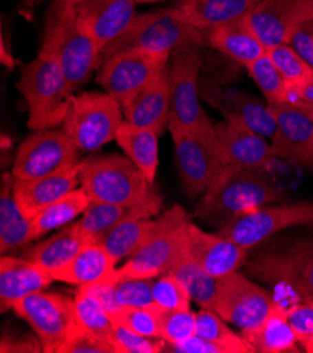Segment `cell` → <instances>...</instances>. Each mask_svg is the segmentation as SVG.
Listing matches in <instances>:
<instances>
[{
  "label": "cell",
  "mask_w": 313,
  "mask_h": 353,
  "mask_svg": "<svg viewBox=\"0 0 313 353\" xmlns=\"http://www.w3.org/2000/svg\"><path fill=\"white\" fill-rule=\"evenodd\" d=\"M264 170L221 168L204 193L195 210V217L222 227L239 214L280 200V190Z\"/></svg>",
  "instance_id": "obj_1"
},
{
  "label": "cell",
  "mask_w": 313,
  "mask_h": 353,
  "mask_svg": "<svg viewBox=\"0 0 313 353\" xmlns=\"http://www.w3.org/2000/svg\"><path fill=\"white\" fill-rule=\"evenodd\" d=\"M41 51L61 66L74 92L97 69L100 50L76 16L75 5L54 2L45 14Z\"/></svg>",
  "instance_id": "obj_2"
},
{
  "label": "cell",
  "mask_w": 313,
  "mask_h": 353,
  "mask_svg": "<svg viewBox=\"0 0 313 353\" xmlns=\"http://www.w3.org/2000/svg\"><path fill=\"white\" fill-rule=\"evenodd\" d=\"M204 43H206L205 32L191 26L176 8L136 14L120 37L100 51L97 69L113 55L131 50L173 55Z\"/></svg>",
  "instance_id": "obj_3"
},
{
  "label": "cell",
  "mask_w": 313,
  "mask_h": 353,
  "mask_svg": "<svg viewBox=\"0 0 313 353\" xmlns=\"http://www.w3.org/2000/svg\"><path fill=\"white\" fill-rule=\"evenodd\" d=\"M17 88L27 103V124L31 130H51L63 124L74 89L51 55L40 51L36 59L24 66Z\"/></svg>",
  "instance_id": "obj_4"
},
{
  "label": "cell",
  "mask_w": 313,
  "mask_h": 353,
  "mask_svg": "<svg viewBox=\"0 0 313 353\" xmlns=\"http://www.w3.org/2000/svg\"><path fill=\"white\" fill-rule=\"evenodd\" d=\"M80 185L90 201L133 205L156 189L125 155H97L82 163Z\"/></svg>",
  "instance_id": "obj_5"
},
{
  "label": "cell",
  "mask_w": 313,
  "mask_h": 353,
  "mask_svg": "<svg viewBox=\"0 0 313 353\" xmlns=\"http://www.w3.org/2000/svg\"><path fill=\"white\" fill-rule=\"evenodd\" d=\"M190 220L182 205H173L158 219L153 234L116 269V277L155 279L166 274L184 252L186 232Z\"/></svg>",
  "instance_id": "obj_6"
},
{
  "label": "cell",
  "mask_w": 313,
  "mask_h": 353,
  "mask_svg": "<svg viewBox=\"0 0 313 353\" xmlns=\"http://www.w3.org/2000/svg\"><path fill=\"white\" fill-rule=\"evenodd\" d=\"M124 121L121 104L113 96L87 92L74 96L62 128L78 150L93 152L116 139Z\"/></svg>",
  "instance_id": "obj_7"
},
{
  "label": "cell",
  "mask_w": 313,
  "mask_h": 353,
  "mask_svg": "<svg viewBox=\"0 0 313 353\" xmlns=\"http://www.w3.org/2000/svg\"><path fill=\"white\" fill-rule=\"evenodd\" d=\"M13 311L36 332L45 353H65L82 331L75 310V299L59 293L37 292L19 300Z\"/></svg>",
  "instance_id": "obj_8"
},
{
  "label": "cell",
  "mask_w": 313,
  "mask_h": 353,
  "mask_svg": "<svg viewBox=\"0 0 313 353\" xmlns=\"http://www.w3.org/2000/svg\"><path fill=\"white\" fill-rule=\"evenodd\" d=\"M182 186L187 196L204 194L221 169L215 124L205 117L195 128L171 134Z\"/></svg>",
  "instance_id": "obj_9"
},
{
  "label": "cell",
  "mask_w": 313,
  "mask_h": 353,
  "mask_svg": "<svg viewBox=\"0 0 313 353\" xmlns=\"http://www.w3.org/2000/svg\"><path fill=\"white\" fill-rule=\"evenodd\" d=\"M170 57L144 50L125 51L104 62L96 81L124 108L166 72Z\"/></svg>",
  "instance_id": "obj_10"
},
{
  "label": "cell",
  "mask_w": 313,
  "mask_h": 353,
  "mask_svg": "<svg viewBox=\"0 0 313 353\" xmlns=\"http://www.w3.org/2000/svg\"><path fill=\"white\" fill-rule=\"evenodd\" d=\"M299 225H313V201L259 207L228 220L217 234L249 251L271 235Z\"/></svg>",
  "instance_id": "obj_11"
},
{
  "label": "cell",
  "mask_w": 313,
  "mask_h": 353,
  "mask_svg": "<svg viewBox=\"0 0 313 353\" xmlns=\"http://www.w3.org/2000/svg\"><path fill=\"white\" fill-rule=\"evenodd\" d=\"M78 151L63 128L40 130L17 150L12 173L17 181L45 178L80 162Z\"/></svg>",
  "instance_id": "obj_12"
},
{
  "label": "cell",
  "mask_w": 313,
  "mask_h": 353,
  "mask_svg": "<svg viewBox=\"0 0 313 353\" xmlns=\"http://www.w3.org/2000/svg\"><path fill=\"white\" fill-rule=\"evenodd\" d=\"M246 270L264 283L291 289L303 300L313 301V238L263 254L249 262Z\"/></svg>",
  "instance_id": "obj_13"
},
{
  "label": "cell",
  "mask_w": 313,
  "mask_h": 353,
  "mask_svg": "<svg viewBox=\"0 0 313 353\" xmlns=\"http://www.w3.org/2000/svg\"><path fill=\"white\" fill-rule=\"evenodd\" d=\"M201 57L198 47H191L173 54L167 66L170 81V134L195 128L205 117L199 103Z\"/></svg>",
  "instance_id": "obj_14"
},
{
  "label": "cell",
  "mask_w": 313,
  "mask_h": 353,
  "mask_svg": "<svg viewBox=\"0 0 313 353\" xmlns=\"http://www.w3.org/2000/svg\"><path fill=\"white\" fill-rule=\"evenodd\" d=\"M277 305L266 289L237 270L219 277L214 311L224 321L240 330L259 327Z\"/></svg>",
  "instance_id": "obj_15"
},
{
  "label": "cell",
  "mask_w": 313,
  "mask_h": 353,
  "mask_svg": "<svg viewBox=\"0 0 313 353\" xmlns=\"http://www.w3.org/2000/svg\"><path fill=\"white\" fill-rule=\"evenodd\" d=\"M199 96L214 109L225 116L226 120L239 121L267 138L272 147L278 141V128L268 104L256 97L228 88L213 79L199 81Z\"/></svg>",
  "instance_id": "obj_16"
},
{
  "label": "cell",
  "mask_w": 313,
  "mask_h": 353,
  "mask_svg": "<svg viewBox=\"0 0 313 353\" xmlns=\"http://www.w3.org/2000/svg\"><path fill=\"white\" fill-rule=\"evenodd\" d=\"M221 168L267 169L278 154L267 138L239 121L226 120L215 124Z\"/></svg>",
  "instance_id": "obj_17"
},
{
  "label": "cell",
  "mask_w": 313,
  "mask_h": 353,
  "mask_svg": "<svg viewBox=\"0 0 313 353\" xmlns=\"http://www.w3.org/2000/svg\"><path fill=\"white\" fill-rule=\"evenodd\" d=\"M313 19V0H260L246 20L266 50L288 44L296 26Z\"/></svg>",
  "instance_id": "obj_18"
},
{
  "label": "cell",
  "mask_w": 313,
  "mask_h": 353,
  "mask_svg": "<svg viewBox=\"0 0 313 353\" xmlns=\"http://www.w3.org/2000/svg\"><path fill=\"white\" fill-rule=\"evenodd\" d=\"M268 105L278 128V158L313 169V119L292 103Z\"/></svg>",
  "instance_id": "obj_19"
},
{
  "label": "cell",
  "mask_w": 313,
  "mask_h": 353,
  "mask_svg": "<svg viewBox=\"0 0 313 353\" xmlns=\"http://www.w3.org/2000/svg\"><path fill=\"white\" fill-rule=\"evenodd\" d=\"M184 252L215 277L239 270L248 261V250L218 234L205 232L191 221L187 225Z\"/></svg>",
  "instance_id": "obj_20"
},
{
  "label": "cell",
  "mask_w": 313,
  "mask_h": 353,
  "mask_svg": "<svg viewBox=\"0 0 313 353\" xmlns=\"http://www.w3.org/2000/svg\"><path fill=\"white\" fill-rule=\"evenodd\" d=\"M133 0H82L76 16L101 51L131 26L136 16Z\"/></svg>",
  "instance_id": "obj_21"
},
{
  "label": "cell",
  "mask_w": 313,
  "mask_h": 353,
  "mask_svg": "<svg viewBox=\"0 0 313 353\" xmlns=\"http://www.w3.org/2000/svg\"><path fill=\"white\" fill-rule=\"evenodd\" d=\"M52 281L55 279L47 268L21 256L3 255L0 259V310H13L19 300L45 290Z\"/></svg>",
  "instance_id": "obj_22"
},
{
  "label": "cell",
  "mask_w": 313,
  "mask_h": 353,
  "mask_svg": "<svg viewBox=\"0 0 313 353\" xmlns=\"http://www.w3.org/2000/svg\"><path fill=\"white\" fill-rule=\"evenodd\" d=\"M82 163L83 161L40 179H16L14 196L24 214L28 219L36 217L45 207L78 189V185L80 183Z\"/></svg>",
  "instance_id": "obj_23"
},
{
  "label": "cell",
  "mask_w": 313,
  "mask_h": 353,
  "mask_svg": "<svg viewBox=\"0 0 313 353\" xmlns=\"http://www.w3.org/2000/svg\"><path fill=\"white\" fill-rule=\"evenodd\" d=\"M160 207L162 197L156 190L144 201L133 205L90 201L83 217L78 221V225L91 242H98L102 235H106L111 228L122 221L132 219H149L159 213Z\"/></svg>",
  "instance_id": "obj_24"
},
{
  "label": "cell",
  "mask_w": 313,
  "mask_h": 353,
  "mask_svg": "<svg viewBox=\"0 0 313 353\" xmlns=\"http://www.w3.org/2000/svg\"><path fill=\"white\" fill-rule=\"evenodd\" d=\"M170 103V81L166 69L160 78L124 105V120L138 127L149 128L160 135L169 127Z\"/></svg>",
  "instance_id": "obj_25"
},
{
  "label": "cell",
  "mask_w": 313,
  "mask_h": 353,
  "mask_svg": "<svg viewBox=\"0 0 313 353\" xmlns=\"http://www.w3.org/2000/svg\"><path fill=\"white\" fill-rule=\"evenodd\" d=\"M205 35L210 47L243 66H248L267 51L248 23L246 16L208 30Z\"/></svg>",
  "instance_id": "obj_26"
},
{
  "label": "cell",
  "mask_w": 313,
  "mask_h": 353,
  "mask_svg": "<svg viewBox=\"0 0 313 353\" xmlns=\"http://www.w3.org/2000/svg\"><path fill=\"white\" fill-rule=\"evenodd\" d=\"M117 261L100 242L85 245L79 254L65 266L52 272L55 281L74 286H86L113 277Z\"/></svg>",
  "instance_id": "obj_27"
},
{
  "label": "cell",
  "mask_w": 313,
  "mask_h": 353,
  "mask_svg": "<svg viewBox=\"0 0 313 353\" xmlns=\"http://www.w3.org/2000/svg\"><path fill=\"white\" fill-rule=\"evenodd\" d=\"M16 178L13 173H3L0 188V252L21 250L34 239L32 221L20 208L14 196Z\"/></svg>",
  "instance_id": "obj_28"
},
{
  "label": "cell",
  "mask_w": 313,
  "mask_h": 353,
  "mask_svg": "<svg viewBox=\"0 0 313 353\" xmlns=\"http://www.w3.org/2000/svg\"><path fill=\"white\" fill-rule=\"evenodd\" d=\"M260 0H177L175 8L195 28L206 32L245 17Z\"/></svg>",
  "instance_id": "obj_29"
},
{
  "label": "cell",
  "mask_w": 313,
  "mask_h": 353,
  "mask_svg": "<svg viewBox=\"0 0 313 353\" xmlns=\"http://www.w3.org/2000/svg\"><path fill=\"white\" fill-rule=\"evenodd\" d=\"M250 352L255 353H290L299 352L296 336L288 321L287 310L278 304L267 319L256 328L241 330L239 334Z\"/></svg>",
  "instance_id": "obj_30"
},
{
  "label": "cell",
  "mask_w": 313,
  "mask_h": 353,
  "mask_svg": "<svg viewBox=\"0 0 313 353\" xmlns=\"http://www.w3.org/2000/svg\"><path fill=\"white\" fill-rule=\"evenodd\" d=\"M90 242L91 241L80 231L78 223H74L62 228L54 236L25 250L21 258L54 272L71 262L83 246Z\"/></svg>",
  "instance_id": "obj_31"
},
{
  "label": "cell",
  "mask_w": 313,
  "mask_h": 353,
  "mask_svg": "<svg viewBox=\"0 0 313 353\" xmlns=\"http://www.w3.org/2000/svg\"><path fill=\"white\" fill-rule=\"evenodd\" d=\"M116 141L125 155L144 173L147 181L153 185L159 165V135L149 128L124 121L117 131Z\"/></svg>",
  "instance_id": "obj_32"
},
{
  "label": "cell",
  "mask_w": 313,
  "mask_h": 353,
  "mask_svg": "<svg viewBox=\"0 0 313 353\" xmlns=\"http://www.w3.org/2000/svg\"><path fill=\"white\" fill-rule=\"evenodd\" d=\"M182 281L191 299L202 308L215 310L219 277L208 273L186 252H183L167 272Z\"/></svg>",
  "instance_id": "obj_33"
},
{
  "label": "cell",
  "mask_w": 313,
  "mask_h": 353,
  "mask_svg": "<svg viewBox=\"0 0 313 353\" xmlns=\"http://www.w3.org/2000/svg\"><path fill=\"white\" fill-rule=\"evenodd\" d=\"M156 227L158 219L127 220L111 228L106 235H102L98 242L104 245V248L117 262H120L124 258H129L153 234Z\"/></svg>",
  "instance_id": "obj_34"
},
{
  "label": "cell",
  "mask_w": 313,
  "mask_h": 353,
  "mask_svg": "<svg viewBox=\"0 0 313 353\" xmlns=\"http://www.w3.org/2000/svg\"><path fill=\"white\" fill-rule=\"evenodd\" d=\"M89 204L90 199L82 188L72 190L55 203L50 204L43 211H40L36 217L31 219L34 239H39L48 231L71 223L79 214L85 213Z\"/></svg>",
  "instance_id": "obj_35"
},
{
  "label": "cell",
  "mask_w": 313,
  "mask_h": 353,
  "mask_svg": "<svg viewBox=\"0 0 313 353\" xmlns=\"http://www.w3.org/2000/svg\"><path fill=\"white\" fill-rule=\"evenodd\" d=\"M75 310L78 323L85 332L117 349L111 316L93 296L79 289L75 296Z\"/></svg>",
  "instance_id": "obj_36"
},
{
  "label": "cell",
  "mask_w": 313,
  "mask_h": 353,
  "mask_svg": "<svg viewBox=\"0 0 313 353\" xmlns=\"http://www.w3.org/2000/svg\"><path fill=\"white\" fill-rule=\"evenodd\" d=\"M195 335L226 347L230 353H252L240 335L228 328L221 316L213 310L202 308L197 314Z\"/></svg>",
  "instance_id": "obj_37"
},
{
  "label": "cell",
  "mask_w": 313,
  "mask_h": 353,
  "mask_svg": "<svg viewBox=\"0 0 313 353\" xmlns=\"http://www.w3.org/2000/svg\"><path fill=\"white\" fill-rule=\"evenodd\" d=\"M249 75L264 94L267 104L284 103L290 82L274 65L267 51L264 55L246 66Z\"/></svg>",
  "instance_id": "obj_38"
},
{
  "label": "cell",
  "mask_w": 313,
  "mask_h": 353,
  "mask_svg": "<svg viewBox=\"0 0 313 353\" xmlns=\"http://www.w3.org/2000/svg\"><path fill=\"white\" fill-rule=\"evenodd\" d=\"M160 338L169 345H177L195 335L197 314L188 310H163L155 304Z\"/></svg>",
  "instance_id": "obj_39"
},
{
  "label": "cell",
  "mask_w": 313,
  "mask_h": 353,
  "mask_svg": "<svg viewBox=\"0 0 313 353\" xmlns=\"http://www.w3.org/2000/svg\"><path fill=\"white\" fill-rule=\"evenodd\" d=\"M111 320L117 325L144 335L148 338H160L159 319L156 314L155 304L147 308L141 307H121L113 314H110Z\"/></svg>",
  "instance_id": "obj_40"
},
{
  "label": "cell",
  "mask_w": 313,
  "mask_h": 353,
  "mask_svg": "<svg viewBox=\"0 0 313 353\" xmlns=\"http://www.w3.org/2000/svg\"><path fill=\"white\" fill-rule=\"evenodd\" d=\"M114 289L118 308L121 307H141L147 308L155 304L152 296L153 279L139 277H116Z\"/></svg>",
  "instance_id": "obj_41"
},
{
  "label": "cell",
  "mask_w": 313,
  "mask_h": 353,
  "mask_svg": "<svg viewBox=\"0 0 313 353\" xmlns=\"http://www.w3.org/2000/svg\"><path fill=\"white\" fill-rule=\"evenodd\" d=\"M267 54L283 77L292 85H302L313 77V69L288 44L271 47Z\"/></svg>",
  "instance_id": "obj_42"
},
{
  "label": "cell",
  "mask_w": 313,
  "mask_h": 353,
  "mask_svg": "<svg viewBox=\"0 0 313 353\" xmlns=\"http://www.w3.org/2000/svg\"><path fill=\"white\" fill-rule=\"evenodd\" d=\"M153 301L163 310H188L191 296L182 281L169 273L160 276L152 285Z\"/></svg>",
  "instance_id": "obj_43"
},
{
  "label": "cell",
  "mask_w": 313,
  "mask_h": 353,
  "mask_svg": "<svg viewBox=\"0 0 313 353\" xmlns=\"http://www.w3.org/2000/svg\"><path fill=\"white\" fill-rule=\"evenodd\" d=\"M287 316L296 341L307 353H313V301L303 300L291 305Z\"/></svg>",
  "instance_id": "obj_44"
},
{
  "label": "cell",
  "mask_w": 313,
  "mask_h": 353,
  "mask_svg": "<svg viewBox=\"0 0 313 353\" xmlns=\"http://www.w3.org/2000/svg\"><path fill=\"white\" fill-rule=\"evenodd\" d=\"M116 345L118 353H159L163 350L162 338H148L114 324Z\"/></svg>",
  "instance_id": "obj_45"
},
{
  "label": "cell",
  "mask_w": 313,
  "mask_h": 353,
  "mask_svg": "<svg viewBox=\"0 0 313 353\" xmlns=\"http://www.w3.org/2000/svg\"><path fill=\"white\" fill-rule=\"evenodd\" d=\"M288 46L313 69V19H309L294 28Z\"/></svg>",
  "instance_id": "obj_46"
},
{
  "label": "cell",
  "mask_w": 313,
  "mask_h": 353,
  "mask_svg": "<svg viewBox=\"0 0 313 353\" xmlns=\"http://www.w3.org/2000/svg\"><path fill=\"white\" fill-rule=\"evenodd\" d=\"M65 353H118V350L82 330L69 343Z\"/></svg>",
  "instance_id": "obj_47"
},
{
  "label": "cell",
  "mask_w": 313,
  "mask_h": 353,
  "mask_svg": "<svg viewBox=\"0 0 313 353\" xmlns=\"http://www.w3.org/2000/svg\"><path fill=\"white\" fill-rule=\"evenodd\" d=\"M166 347L177 353H230L226 347L211 341H206L198 335H194L182 343L169 345Z\"/></svg>",
  "instance_id": "obj_48"
},
{
  "label": "cell",
  "mask_w": 313,
  "mask_h": 353,
  "mask_svg": "<svg viewBox=\"0 0 313 353\" xmlns=\"http://www.w3.org/2000/svg\"><path fill=\"white\" fill-rule=\"evenodd\" d=\"M0 352H31L39 353L44 352L40 338L27 335V336H3L0 342Z\"/></svg>",
  "instance_id": "obj_49"
},
{
  "label": "cell",
  "mask_w": 313,
  "mask_h": 353,
  "mask_svg": "<svg viewBox=\"0 0 313 353\" xmlns=\"http://www.w3.org/2000/svg\"><path fill=\"white\" fill-rule=\"evenodd\" d=\"M307 103L313 105V77H310L302 85L290 83L285 103Z\"/></svg>",
  "instance_id": "obj_50"
},
{
  "label": "cell",
  "mask_w": 313,
  "mask_h": 353,
  "mask_svg": "<svg viewBox=\"0 0 313 353\" xmlns=\"http://www.w3.org/2000/svg\"><path fill=\"white\" fill-rule=\"evenodd\" d=\"M292 104H296L299 109H302L307 116H310L313 119V105L312 104H307V103H302V101H298V103H292Z\"/></svg>",
  "instance_id": "obj_51"
},
{
  "label": "cell",
  "mask_w": 313,
  "mask_h": 353,
  "mask_svg": "<svg viewBox=\"0 0 313 353\" xmlns=\"http://www.w3.org/2000/svg\"><path fill=\"white\" fill-rule=\"evenodd\" d=\"M135 3H158V2H166V0H133Z\"/></svg>",
  "instance_id": "obj_52"
},
{
  "label": "cell",
  "mask_w": 313,
  "mask_h": 353,
  "mask_svg": "<svg viewBox=\"0 0 313 353\" xmlns=\"http://www.w3.org/2000/svg\"><path fill=\"white\" fill-rule=\"evenodd\" d=\"M54 2H62V3H69V5H78V3H80L82 0H54Z\"/></svg>",
  "instance_id": "obj_53"
}]
</instances>
